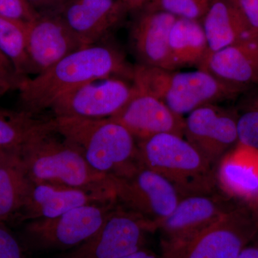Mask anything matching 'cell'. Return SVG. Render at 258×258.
<instances>
[{
    "label": "cell",
    "mask_w": 258,
    "mask_h": 258,
    "mask_svg": "<svg viewBox=\"0 0 258 258\" xmlns=\"http://www.w3.org/2000/svg\"><path fill=\"white\" fill-rule=\"evenodd\" d=\"M238 258H258V242L247 244L242 249Z\"/></svg>",
    "instance_id": "34"
},
{
    "label": "cell",
    "mask_w": 258,
    "mask_h": 258,
    "mask_svg": "<svg viewBox=\"0 0 258 258\" xmlns=\"http://www.w3.org/2000/svg\"><path fill=\"white\" fill-rule=\"evenodd\" d=\"M217 189L227 198L258 202V149L237 144L215 169Z\"/></svg>",
    "instance_id": "19"
},
{
    "label": "cell",
    "mask_w": 258,
    "mask_h": 258,
    "mask_svg": "<svg viewBox=\"0 0 258 258\" xmlns=\"http://www.w3.org/2000/svg\"><path fill=\"white\" fill-rule=\"evenodd\" d=\"M183 137L215 166L238 144L237 111L220 103L200 107L185 117Z\"/></svg>",
    "instance_id": "11"
},
{
    "label": "cell",
    "mask_w": 258,
    "mask_h": 258,
    "mask_svg": "<svg viewBox=\"0 0 258 258\" xmlns=\"http://www.w3.org/2000/svg\"><path fill=\"white\" fill-rule=\"evenodd\" d=\"M128 7L131 11H140L156 0H122Z\"/></svg>",
    "instance_id": "33"
},
{
    "label": "cell",
    "mask_w": 258,
    "mask_h": 258,
    "mask_svg": "<svg viewBox=\"0 0 258 258\" xmlns=\"http://www.w3.org/2000/svg\"><path fill=\"white\" fill-rule=\"evenodd\" d=\"M20 156L33 183L114 191L111 178L91 167L79 151L55 132L51 118L50 125L25 144Z\"/></svg>",
    "instance_id": "3"
},
{
    "label": "cell",
    "mask_w": 258,
    "mask_h": 258,
    "mask_svg": "<svg viewBox=\"0 0 258 258\" xmlns=\"http://www.w3.org/2000/svg\"><path fill=\"white\" fill-rule=\"evenodd\" d=\"M111 179L118 203L151 222L157 231L182 198L169 180L144 166L127 177Z\"/></svg>",
    "instance_id": "9"
},
{
    "label": "cell",
    "mask_w": 258,
    "mask_h": 258,
    "mask_svg": "<svg viewBox=\"0 0 258 258\" xmlns=\"http://www.w3.org/2000/svg\"><path fill=\"white\" fill-rule=\"evenodd\" d=\"M12 90L15 89L10 83H7L6 81H3V80L0 79V98L6 94L7 93L12 91Z\"/></svg>",
    "instance_id": "35"
},
{
    "label": "cell",
    "mask_w": 258,
    "mask_h": 258,
    "mask_svg": "<svg viewBox=\"0 0 258 258\" xmlns=\"http://www.w3.org/2000/svg\"><path fill=\"white\" fill-rule=\"evenodd\" d=\"M25 251L18 236L8 223L0 221V258H25Z\"/></svg>",
    "instance_id": "28"
},
{
    "label": "cell",
    "mask_w": 258,
    "mask_h": 258,
    "mask_svg": "<svg viewBox=\"0 0 258 258\" xmlns=\"http://www.w3.org/2000/svg\"><path fill=\"white\" fill-rule=\"evenodd\" d=\"M40 15L57 14L69 0H28Z\"/></svg>",
    "instance_id": "31"
},
{
    "label": "cell",
    "mask_w": 258,
    "mask_h": 258,
    "mask_svg": "<svg viewBox=\"0 0 258 258\" xmlns=\"http://www.w3.org/2000/svg\"><path fill=\"white\" fill-rule=\"evenodd\" d=\"M40 16L28 0H0V17L29 25Z\"/></svg>",
    "instance_id": "27"
},
{
    "label": "cell",
    "mask_w": 258,
    "mask_h": 258,
    "mask_svg": "<svg viewBox=\"0 0 258 258\" xmlns=\"http://www.w3.org/2000/svg\"><path fill=\"white\" fill-rule=\"evenodd\" d=\"M50 119L0 107V153L20 154L22 149L39 132L48 126Z\"/></svg>",
    "instance_id": "23"
},
{
    "label": "cell",
    "mask_w": 258,
    "mask_h": 258,
    "mask_svg": "<svg viewBox=\"0 0 258 258\" xmlns=\"http://www.w3.org/2000/svg\"><path fill=\"white\" fill-rule=\"evenodd\" d=\"M173 70L197 66L203 63L209 52L206 35L199 20L177 18L169 39Z\"/></svg>",
    "instance_id": "21"
},
{
    "label": "cell",
    "mask_w": 258,
    "mask_h": 258,
    "mask_svg": "<svg viewBox=\"0 0 258 258\" xmlns=\"http://www.w3.org/2000/svg\"><path fill=\"white\" fill-rule=\"evenodd\" d=\"M234 208L219 190L183 197L158 227L161 255L179 258L198 236Z\"/></svg>",
    "instance_id": "7"
},
{
    "label": "cell",
    "mask_w": 258,
    "mask_h": 258,
    "mask_svg": "<svg viewBox=\"0 0 258 258\" xmlns=\"http://www.w3.org/2000/svg\"><path fill=\"white\" fill-rule=\"evenodd\" d=\"M132 82L139 91L159 98L183 117L200 107L240 96L212 75L199 69L180 72L137 64L134 66Z\"/></svg>",
    "instance_id": "4"
},
{
    "label": "cell",
    "mask_w": 258,
    "mask_h": 258,
    "mask_svg": "<svg viewBox=\"0 0 258 258\" xmlns=\"http://www.w3.org/2000/svg\"><path fill=\"white\" fill-rule=\"evenodd\" d=\"M54 129L95 170L110 178L131 176L143 166L137 139L111 118L52 117Z\"/></svg>",
    "instance_id": "2"
},
{
    "label": "cell",
    "mask_w": 258,
    "mask_h": 258,
    "mask_svg": "<svg viewBox=\"0 0 258 258\" xmlns=\"http://www.w3.org/2000/svg\"><path fill=\"white\" fill-rule=\"evenodd\" d=\"M198 69L207 71L241 96L258 86V35L209 52Z\"/></svg>",
    "instance_id": "16"
},
{
    "label": "cell",
    "mask_w": 258,
    "mask_h": 258,
    "mask_svg": "<svg viewBox=\"0 0 258 258\" xmlns=\"http://www.w3.org/2000/svg\"><path fill=\"white\" fill-rule=\"evenodd\" d=\"M140 11L130 32L131 46L137 64L173 70L169 39L177 18L165 12Z\"/></svg>",
    "instance_id": "18"
},
{
    "label": "cell",
    "mask_w": 258,
    "mask_h": 258,
    "mask_svg": "<svg viewBox=\"0 0 258 258\" xmlns=\"http://www.w3.org/2000/svg\"><path fill=\"white\" fill-rule=\"evenodd\" d=\"M241 14L254 35H258V0H235Z\"/></svg>",
    "instance_id": "29"
},
{
    "label": "cell",
    "mask_w": 258,
    "mask_h": 258,
    "mask_svg": "<svg viewBox=\"0 0 258 258\" xmlns=\"http://www.w3.org/2000/svg\"><path fill=\"white\" fill-rule=\"evenodd\" d=\"M119 258H164V257L161 255V253H156L151 249L143 247V248L139 249L135 252Z\"/></svg>",
    "instance_id": "32"
},
{
    "label": "cell",
    "mask_w": 258,
    "mask_h": 258,
    "mask_svg": "<svg viewBox=\"0 0 258 258\" xmlns=\"http://www.w3.org/2000/svg\"><path fill=\"white\" fill-rule=\"evenodd\" d=\"M27 27L28 25L0 17V50L13 62L23 81L29 78Z\"/></svg>",
    "instance_id": "24"
},
{
    "label": "cell",
    "mask_w": 258,
    "mask_h": 258,
    "mask_svg": "<svg viewBox=\"0 0 258 258\" xmlns=\"http://www.w3.org/2000/svg\"><path fill=\"white\" fill-rule=\"evenodd\" d=\"M131 11L122 0H69L57 15L85 46L101 42Z\"/></svg>",
    "instance_id": "14"
},
{
    "label": "cell",
    "mask_w": 258,
    "mask_h": 258,
    "mask_svg": "<svg viewBox=\"0 0 258 258\" xmlns=\"http://www.w3.org/2000/svg\"><path fill=\"white\" fill-rule=\"evenodd\" d=\"M237 113L238 143L258 149V86L242 93Z\"/></svg>",
    "instance_id": "25"
},
{
    "label": "cell",
    "mask_w": 258,
    "mask_h": 258,
    "mask_svg": "<svg viewBox=\"0 0 258 258\" xmlns=\"http://www.w3.org/2000/svg\"><path fill=\"white\" fill-rule=\"evenodd\" d=\"M118 205L117 200L92 204L27 222L18 237L26 252L71 250L94 235Z\"/></svg>",
    "instance_id": "6"
},
{
    "label": "cell",
    "mask_w": 258,
    "mask_h": 258,
    "mask_svg": "<svg viewBox=\"0 0 258 258\" xmlns=\"http://www.w3.org/2000/svg\"><path fill=\"white\" fill-rule=\"evenodd\" d=\"M116 200L114 191H95L32 182L26 201L15 222L54 218L84 205Z\"/></svg>",
    "instance_id": "17"
},
{
    "label": "cell",
    "mask_w": 258,
    "mask_h": 258,
    "mask_svg": "<svg viewBox=\"0 0 258 258\" xmlns=\"http://www.w3.org/2000/svg\"><path fill=\"white\" fill-rule=\"evenodd\" d=\"M214 0H156L143 10L165 12L176 18L201 21Z\"/></svg>",
    "instance_id": "26"
},
{
    "label": "cell",
    "mask_w": 258,
    "mask_h": 258,
    "mask_svg": "<svg viewBox=\"0 0 258 258\" xmlns=\"http://www.w3.org/2000/svg\"><path fill=\"white\" fill-rule=\"evenodd\" d=\"M137 144L143 166L169 180L182 198L218 190L215 166L184 137L161 134Z\"/></svg>",
    "instance_id": "5"
},
{
    "label": "cell",
    "mask_w": 258,
    "mask_h": 258,
    "mask_svg": "<svg viewBox=\"0 0 258 258\" xmlns=\"http://www.w3.org/2000/svg\"><path fill=\"white\" fill-rule=\"evenodd\" d=\"M32 184L20 154H10L0 165V221L16 220Z\"/></svg>",
    "instance_id": "22"
},
{
    "label": "cell",
    "mask_w": 258,
    "mask_h": 258,
    "mask_svg": "<svg viewBox=\"0 0 258 258\" xmlns=\"http://www.w3.org/2000/svg\"><path fill=\"white\" fill-rule=\"evenodd\" d=\"M83 47L58 15H40L27 27L29 78L42 74Z\"/></svg>",
    "instance_id": "13"
},
{
    "label": "cell",
    "mask_w": 258,
    "mask_h": 258,
    "mask_svg": "<svg viewBox=\"0 0 258 258\" xmlns=\"http://www.w3.org/2000/svg\"><path fill=\"white\" fill-rule=\"evenodd\" d=\"M257 230L247 211L234 208L198 236L179 258H238Z\"/></svg>",
    "instance_id": "12"
},
{
    "label": "cell",
    "mask_w": 258,
    "mask_h": 258,
    "mask_svg": "<svg viewBox=\"0 0 258 258\" xmlns=\"http://www.w3.org/2000/svg\"><path fill=\"white\" fill-rule=\"evenodd\" d=\"M110 118L124 126L137 142L158 134L183 137L184 134V117L176 114L159 98L137 88L125 106Z\"/></svg>",
    "instance_id": "15"
},
{
    "label": "cell",
    "mask_w": 258,
    "mask_h": 258,
    "mask_svg": "<svg viewBox=\"0 0 258 258\" xmlns=\"http://www.w3.org/2000/svg\"><path fill=\"white\" fill-rule=\"evenodd\" d=\"M157 227L118 203L91 238L60 258H119L145 247Z\"/></svg>",
    "instance_id": "8"
},
{
    "label": "cell",
    "mask_w": 258,
    "mask_h": 258,
    "mask_svg": "<svg viewBox=\"0 0 258 258\" xmlns=\"http://www.w3.org/2000/svg\"><path fill=\"white\" fill-rule=\"evenodd\" d=\"M129 81L117 77L93 80L64 93L49 110L53 117L112 118L136 92L135 86Z\"/></svg>",
    "instance_id": "10"
},
{
    "label": "cell",
    "mask_w": 258,
    "mask_h": 258,
    "mask_svg": "<svg viewBox=\"0 0 258 258\" xmlns=\"http://www.w3.org/2000/svg\"><path fill=\"white\" fill-rule=\"evenodd\" d=\"M11 154H16V153H0V165Z\"/></svg>",
    "instance_id": "36"
},
{
    "label": "cell",
    "mask_w": 258,
    "mask_h": 258,
    "mask_svg": "<svg viewBox=\"0 0 258 258\" xmlns=\"http://www.w3.org/2000/svg\"><path fill=\"white\" fill-rule=\"evenodd\" d=\"M200 22L208 40L209 52H217L247 37L255 36L235 0H214Z\"/></svg>",
    "instance_id": "20"
},
{
    "label": "cell",
    "mask_w": 258,
    "mask_h": 258,
    "mask_svg": "<svg viewBox=\"0 0 258 258\" xmlns=\"http://www.w3.org/2000/svg\"><path fill=\"white\" fill-rule=\"evenodd\" d=\"M0 79L10 83L15 90L18 89L23 79L17 74L15 66L0 50Z\"/></svg>",
    "instance_id": "30"
},
{
    "label": "cell",
    "mask_w": 258,
    "mask_h": 258,
    "mask_svg": "<svg viewBox=\"0 0 258 258\" xmlns=\"http://www.w3.org/2000/svg\"><path fill=\"white\" fill-rule=\"evenodd\" d=\"M134 69L114 45L101 42L83 47L42 74L23 80L17 89L20 110L40 114L64 93L95 79L117 77L132 82Z\"/></svg>",
    "instance_id": "1"
}]
</instances>
